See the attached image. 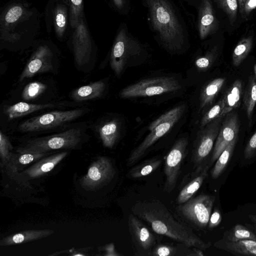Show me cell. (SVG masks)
Listing matches in <instances>:
<instances>
[{
  "label": "cell",
  "instance_id": "obj_49",
  "mask_svg": "<svg viewBox=\"0 0 256 256\" xmlns=\"http://www.w3.org/2000/svg\"><path fill=\"white\" fill-rule=\"evenodd\" d=\"M62 0L64 3H66L68 6L69 0Z\"/></svg>",
  "mask_w": 256,
  "mask_h": 256
},
{
  "label": "cell",
  "instance_id": "obj_12",
  "mask_svg": "<svg viewBox=\"0 0 256 256\" xmlns=\"http://www.w3.org/2000/svg\"><path fill=\"white\" fill-rule=\"evenodd\" d=\"M188 140L186 138L178 140L166 157L164 172V190L170 192L175 188L180 173V168L187 154Z\"/></svg>",
  "mask_w": 256,
  "mask_h": 256
},
{
  "label": "cell",
  "instance_id": "obj_26",
  "mask_svg": "<svg viewBox=\"0 0 256 256\" xmlns=\"http://www.w3.org/2000/svg\"><path fill=\"white\" fill-rule=\"evenodd\" d=\"M224 80V78H217L210 82L204 88L200 96V109L212 102L214 98L222 88Z\"/></svg>",
  "mask_w": 256,
  "mask_h": 256
},
{
  "label": "cell",
  "instance_id": "obj_29",
  "mask_svg": "<svg viewBox=\"0 0 256 256\" xmlns=\"http://www.w3.org/2000/svg\"><path fill=\"white\" fill-rule=\"evenodd\" d=\"M236 140L237 138H235L232 141L216 160V163L211 170L210 174L212 178H218L224 170L232 157Z\"/></svg>",
  "mask_w": 256,
  "mask_h": 256
},
{
  "label": "cell",
  "instance_id": "obj_41",
  "mask_svg": "<svg viewBox=\"0 0 256 256\" xmlns=\"http://www.w3.org/2000/svg\"><path fill=\"white\" fill-rule=\"evenodd\" d=\"M221 221V214L218 209L215 208L210 214L208 223V228H213L219 225Z\"/></svg>",
  "mask_w": 256,
  "mask_h": 256
},
{
  "label": "cell",
  "instance_id": "obj_33",
  "mask_svg": "<svg viewBox=\"0 0 256 256\" xmlns=\"http://www.w3.org/2000/svg\"><path fill=\"white\" fill-rule=\"evenodd\" d=\"M228 239L230 242H238L244 240H256V235L246 226L237 224L232 229Z\"/></svg>",
  "mask_w": 256,
  "mask_h": 256
},
{
  "label": "cell",
  "instance_id": "obj_23",
  "mask_svg": "<svg viewBox=\"0 0 256 256\" xmlns=\"http://www.w3.org/2000/svg\"><path fill=\"white\" fill-rule=\"evenodd\" d=\"M54 106L52 104H33L19 102L12 106H6L4 111L10 118L14 119L27 115L34 112L52 108Z\"/></svg>",
  "mask_w": 256,
  "mask_h": 256
},
{
  "label": "cell",
  "instance_id": "obj_16",
  "mask_svg": "<svg viewBox=\"0 0 256 256\" xmlns=\"http://www.w3.org/2000/svg\"><path fill=\"white\" fill-rule=\"evenodd\" d=\"M115 174L111 161L106 157H99L82 178L81 184L88 190H94L110 182Z\"/></svg>",
  "mask_w": 256,
  "mask_h": 256
},
{
  "label": "cell",
  "instance_id": "obj_31",
  "mask_svg": "<svg viewBox=\"0 0 256 256\" xmlns=\"http://www.w3.org/2000/svg\"><path fill=\"white\" fill-rule=\"evenodd\" d=\"M227 248L232 252L245 256H256V240H244L226 243Z\"/></svg>",
  "mask_w": 256,
  "mask_h": 256
},
{
  "label": "cell",
  "instance_id": "obj_48",
  "mask_svg": "<svg viewBox=\"0 0 256 256\" xmlns=\"http://www.w3.org/2000/svg\"><path fill=\"white\" fill-rule=\"evenodd\" d=\"M254 73L255 74V76L256 77V64L254 65Z\"/></svg>",
  "mask_w": 256,
  "mask_h": 256
},
{
  "label": "cell",
  "instance_id": "obj_20",
  "mask_svg": "<svg viewBox=\"0 0 256 256\" xmlns=\"http://www.w3.org/2000/svg\"><path fill=\"white\" fill-rule=\"evenodd\" d=\"M54 232V230L47 229L24 230L3 238L0 244L6 246L26 243L46 237Z\"/></svg>",
  "mask_w": 256,
  "mask_h": 256
},
{
  "label": "cell",
  "instance_id": "obj_32",
  "mask_svg": "<svg viewBox=\"0 0 256 256\" xmlns=\"http://www.w3.org/2000/svg\"><path fill=\"white\" fill-rule=\"evenodd\" d=\"M70 26L74 28L79 22L84 18L83 0H69Z\"/></svg>",
  "mask_w": 256,
  "mask_h": 256
},
{
  "label": "cell",
  "instance_id": "obj_24",
  "mask_svg": "<svg viewBox=\"0 0 256 256\" xmlns=\"http://www.w3.org/2000/svg\"><path fill=\"white\" fill-rule=\"evenodd\" d=\"M242 90V82L236 80L232 86L226 91L224 98V106L220 114L224 116L236 108L240 104V98Z\"/></svg>",
  "mask_w": 256,
  "mask_h": 256
},
{
  "label": "cell",
  "instance_id": "obj_42",
  "mask_svg": "<svg viewBox=\"0 0 256 256\" xmlns=\"http://www.w3.org/2000/svg\"><path fill=\"white\" fill-rule=\"evenodd\" d=\"M256 8V0H246L242 16L245 20H248L250 14Z\"/></svg>",
  "mask_w": 256,
  "mask_h": 256
},
{
  "label": "cell",
  "instance_id": "obj_3",
  "mask_svg": "<svg viewBox=\"0 0 256 256\" xmlns=\"http://www.w3.org/2000/svg\"><path fill=\"white\" fill-rule=\"evenodd\" d=\"M152 26L164 44L174 48L182 43L183 30L172 8L166 0H146Z\"/></svg>",
  "mask_w": 256,
  "mask_h": 256
},
{
  "label": "cell",
  "instance_id": "obj_34",
  "mask_svg": "<svg viewBox=\"0 0 256 256\" xmlns=\"http://www.w3.org/2000/svg\"><path fill=\"white\" fill-rule=\"evenodd\" d=\"M215 2L226 14L230 24L233 25L236 20L238 8V0H215Z\"/></svg>",
  "mask_w": 256,
  "mask_h": 256
},
{
  "label": "cell",
  "instance_id": "obj_47",
  "mask_svg": "<svg viewBox=\"0 0 256 256\" xmlns=\"http://www.w3.org/2000/svg\"><path fill=\"white\" fill-rule=\"evenodd\" d=\"M249 218L252 222L256 224V214H250L249 215Z\"/></svg>",
  "mask_w": 256,
  "mask_h": 256
},
{
  "label": "cell",
  "instance_id": "obj_44",
  "mask_svg": "<svg viewBox=\"0 0 256 256\" xmlns=\"http://www.w3.org/2000/svg\"><path fill=\"white\" fill-rule=\"evenodd\" d=\"M106 252V256H118L120 254H118L115 250L114 246L113 244H110L107 245L105 248Z\"/></svg>",
  "mask_w": 256,
  "mask_h": 256
},
{
  "label": "cell",
  "instance_id": "obj_17",
  "mask_svg": "<svg viewBox=\"0 0 256 256\" xmlns=\"http://www.w3.org/2000/svg\"><path fill=\"white\" fill-rule=\"evenodd\" d=\"M240 129V122L236 112L227 114L222 122L215 142L211 163L219 157L225 148L235 138H237Z\"/></svg>",
  "mask_w": 256,
  "mask_h": 256
},
{
  "label": "cell",
  "instance_id": "obj_5",
  "mask_svg": "<svg viewBox=\"0 0 256 256\" xmlns=\"http://www.w3.org/2000/svg\"><path fill=\"white\" fill-rule=\"evenodd\" d=\"M81 142V129L72 128L58 134L30 140L17 152H48L56 150L76 148Z\"/></svg>",
  "mask_w": 256,
  "mask_h": 256
},
{
  "label": "cell",
  "instance_id": "obj_36",
  "mask_svg": "<svg viewBox=\"0 0 256 256\" xmlns=\"http://www.w3.org/2000/svg\"><path fill=\"white\" fill-rule=\"evenodd\" d=\"M224 104V99L222 98L213 106L203 116L201 120L200 126L204 128L212 120L220 116Z\"/></svg>",
  "mask_w": 256,
  "mask_h": 256
},
{
  "label": "cell",
  "instance_id": "obj_39",
  "mask_svg": "<svg viewBox=\"0 0 256 256\" xmlns=\"http://www.w3.org/2000/svg\"><path fill=\"white\" fill-rule=\"evenodd\" d=\"M151 255L154 256H174L179 255L176 248L172 246L160 244L154 246Z\"/></svg>",
  "mask_w": 256,
  "mask_h": 256
},
{
  "label": "cell",
  "instance_id": "obj_22",
  "mask_svg": "<svg viewBox=\"0 0 256 256\" xmlns=\"http://www.w3.org/2000/svg\"><path fill=\"white\" fill-rule=\"evenodd\" d=\"M105 88V84L102 81L95 82L76 89L72 92L71 97L78 101L96 98L102 96Z\"/></svg>",
  "mask_w": 256,
  "mask_h": 256
},
{
  "label": "cell",
  "instance_id": "obj_19",
  "mask_svg": "<svg viewBox=\"0 0 256 256\" xmlns=\"http://www.w3.org/2000/svg\"><path fill=\"white\" fill-rule=\"evenodd\" d=\"M210 165L206 164L196 168L191 175V178L184 184L176 198L179 204H183L190 199L202 186L208 176Z\"/></svg>",
  "mask_w": 256,
  "mask_h": 256
},
{
  "label": "cell",
  "instance_id": "obj_27",
  "mask_svg": "<svg viewBox=\"0 0 256 256\" xmlns=\"http://www.w3.org/2000/svg\"><path fill=\"white\" fill-rule=\"evenodd\" d=\"M244 102L249 126H250L254 109L256 104V81L252 75L249 77L244 92Z\"/></svg>",
  "mask_w": 256,
  "mask_h": 256
},
{
  "label": "cell",
  "instance_id": "obj_25",
  "mask_svg": "<svg viewBox=\"0 0 256 256\" xmlns=\"http://www.w3.org/2000/svg\"><path fill=\"white\" fill-rule=\"evenodd\" d=\"M98 132L104 146L108 148H112L119 135L118 122L112 120L106 122L100 128Z\"/></svg>",
  "mask_w": 256,
  "mask_h": 256
},
{
  "label": "cell",
  "instance_id": "obj_2",
  "mask_svg": "<svg viewBox=\"0 0 256 256\" xmlns=\"http://www.w3.org/2000/svg\"><path fill=\"white\" fill-rule=\"evenodd\" d=\"M131 210L134 214L146 222L159 234L169 237L188 247L205 250L210 246L188 226L176 220L159 201L139 202L133 205Z\"/></svg>",
  "mask_w": 256,
  "mask_h": 256
},
{
  "label": "cell",
  "instance_id": "obj_28",
  "mask_svg": "<svg viewBox=\"0 0 256 256\" xmlns=\"http://www.w3.org/2000/svg\"><path fill=\"white\" fill-rule=\"evenodd\" d=\"M161 163L162 160L158 158L147 160L131 168L126 176L129 178H139L146 176L157 169Z\"/></svg>",
  "mask_w": 256,
  "mask_h": 256
},
{
  "label": "cell",
  "instance_id": "obj_10",
  "mask_svg": "<svg viewBox=\"0 0 256 256\" xmlns=\"http://www.w3.org/2000/svg\"><path fill=\"white\" fill-rule=\"evenodd\" d=\"M34 44L32 53L20 76V82L38 74L50 72L53 69L54 52L49 42L34 41Z\"/></svg>",
  "mask_w": 256,
  "mask_h": 256
},
{
  "label": "cell",
  "instance_id": "obj_35",
  "mask_svg": "<svg viewBox=\"0 0 256 256\" xmlns=\"http://www.w3.org/2000/svg\"><path fill=\"white\" fill-rule=\"evenodd\" d=\"M47 86L39 82H33L28 84L22 92V98L26 100L35 99L46 89Z\"/></svg>",
  "mask_w": 256,
  "mask_h": 256
},
{
  "label": "cell",
  "instance_id": "obj_15",
  "mask_svg": "<svg viewBox=\"0 0 256 256\" xmlns=\"http://www.w3.org/2000/svg\"><path fill=\"white\" fill-rule=\"evenodd\" d=\"M128 226L136 255H151L156 240L147 226L134 214L128 217Z\"/></svg>",
  "mask_w": 256,
  "mask_h": 256
},
{
  "label": "cell",
  "instance_id": "obj_8",
  "mask_svg": "<svg viewBox=\"0 0 256 256\" xmlns=\"http://www.w3.org/2000/svg\"><path fill=\"white\" fill-rule=\"evenodd\" d=\"M215 200V196L201 194L179 204L178 212L188 222L202 228L208 225Z\"/></svg>",
  "mask_w": 256,
  "mask_h": 256
},
{
  "label": "cell",
  "instance_id": "obj_46",
  "mask_svg": "<svg viewBox=\"0 0 256 256\" xmlns=\"http://www.w3.org/2000/svg\"><path fill=\"white\" fill-rule=\"evenodd\" d=\"M245 1L246 0H238L239 10L241 16H242L243 13V8Z\"/></svg>",
  "mask_w": 256,
  "mask_h": 256
},
{
  "label": "cell",
  "instance_id": "obj_21",
  "mask_svg": "<svg viewBox=\"0 0 256 256\" xmlns=\"http://www.w3.org/2000/svg\"><path fill=\"white\" fill-rule=\"evenodd\" d=\"M67 154L66 152H64L46 157L24 172L30 178L40 176L52 170Z\"/></svg>",
  "mask_w": 256,
  "mask_h": 256
},
{
  "label": "cell",
  "instance_id": "obj_11",
  "mask_svg": "<svg viewBox=\"0 0 256 256\" xmlns=\"http://www.w3.org/2000/svg\"><path fill=\"white\" fill-rule=\"evenodd\" d=\"M44 20L48 33L54 30L57 38L62 40L70 24L68 6L62 0H49L44 10Z\"/></svg>",
  "mask_w": 256,
  "mask_h": 256
},
{
  "label": "cell",
  "instance_id": "obj_40",
  "mask_svg": "<svg viewBox=\"0 0 256 256\" xmlns=\"http://www.w3.org/2000/svg\"><path fill=\"white\" fill-rule=\"evenodd\" d=\"M256 155V132L248 142L244 150V157L250 159Z\"/></svg>",
  "mask_w": 256,
  "mask_h": 256
},
{
  "label": "cell",
  "instance_id": "obj_14",
  "mask_svg": "<svg viewBox=\"0 0 256 256\" xmlns=\"http://www.w3.org/2000/svg\"><path fill=\"white\" fill-rule=\"evenodd\" d=\"M72 30L70 40L74 61L78 66H82L88 64L91 58L94 41L84 17Z\"/></svg>",
  "mask_w": 256,
  "mask_h": 256
},
{
  "label": "cell",
  "instance_id": "obj_4",
  "mask_svg": "<svg viewBox=\"0 0 256 256\" xmlns=\"http://www.w3.org/2000/svg\"><path fill=\"white\" fill-rule=\"evenodd\" d=\"M185 109L184 104L177 106L158 118L157 122L160 124L152 129L144 140L132 152L127 160L126 166H132L142 158L148 149L178 122Z\"/></svg>",
  "mask_w": 256,
  "mask_h": 256
},
{
  "label": "cell",
  "instance_id": "obj_18",
  "mask_svg": "<svg viewBox=\"0 0 256 256\" xmlns=\"http://www.w3.org/2000/svg\"><path fill=\"white\" fill-rule=\"evenodd\" d=\"M218 22L210 0H202L198 16V30L202 40L215 32Z\"/></svg>",
  "mask_w": 256,
  "mask_h": 256
},
{
  "label": "cell",
  "instance_id": "obj_37",
  "mask_svg": "<svg viewBox=\"0 0 256 256\" xmlns=\"http://www.w3.org/2000/svg\"><path fill=\"white\" fill-rule=\"evenodd\" d=\"M19 154L16 156V161L20 164L26 165L32 162L38 160L48 154V152H18Z\"/></svg>",
  "mask_w": 256,
  "mask_h": 256
},
{
  "label": "cell",
  "instance_id": "obj_30",
  "mask_svg": "<svg viewBox=\"0 0 256 256\" xmlns=\"http://www.w3.org/2000/svg\"><path fill=\"white\" fill-rule=\"evenodd\" d=\"M253 44L251 36L242 38L235 47L232 55V62L235 66H238L246 58L252 50Z\"/></svg>",
  "mask_w": 256,
  "mask_h": 256
},
{
  "label": "cell",
  "instance_id": "obj_45",
  "mask_svg": "<svg viewBox=\"0 0 256 256\" xmlns=\"http://www.w3.org/2000/svg\"><path fill=\"white\" fill-rule=\"evenodd\" d=\"M113 4L116 8L121 10L124 6V0H112Z\"/></svg>",
  "mask_w": 256,
  "mask_h": 256
},
{
  "label": "cell",
  "instance_id": "obj_43",
  "mask_svg": "<svg viewBox=\"0 0 256 256\" xmlns=\"http://www.w3.org/2000/svg\"><path fill=\"white\" fill-rule=\"evenodd\" d=\"M210 58L208 56L200 58L196 61V65L199 68H206L210 64Z\"/></svg>",
  "mask_w": 256,
  "mask_h": 256
},
{
  "label": "cell",
  "instance_id": "obj_50",
  "mask_svg": "<svg viewBox=\"0 0 256 256\" xmlns=\"http://www.w3.org/2000/svg\"><path fill=\"white\" fill-rule=\"evenodd\" d=\"M74 256H84V254H74Z\"/></svg>",
  "mask_w": 256,
  "mask_h": 256
},
{
  "label": "cell",
  "instance_id": "obj_1",
  "mask_svg": "<svg viewBox=\"0 0 256 256\" xmlns=\"http://www.w3.org/2000/svg\"><path fill=\"white\" fill-rule=\"evenodd\" d=\"M41 28L38 9L26 0H10L1 8L0 42L5 48L34 44Z\"/></svg>",
  "mask_w": 256,
  "mask_h": 256
},
{
  "label": "cell",
  "instance_id": "obj_6",
  "mask_svg": "<svg viewBox=\"0 0 256 256\" xmlns=\"http://www.w3.org/2000/svg\"><path fill=\"white\" fill-rule=\"evenodd\" d=\"M181 88L174 77L159 76L145 79L123 88L120 96L123 98L150 96L176 91Z\"/></svg>",
  "mask_w": 256,
  "mask_h": 256
},
{
  "label": "cell",
  "instance_id": "obj_13",
  "mask_svg": "<svg viewBox=\"0 0 256 256\" xmlns=\"http://www.w3.org/2000/svg\"><path fill=\"white\" fill-rule=\"evenodd\" d=\"M222 116L207 124L198 135L194 145L192 159L196 168L205 164L204 160L210 152L218 136Z\"/></svg>",
  "mask_w": 256,
  "mask_h": 256
},
{
  "label": "cell",
  "instance_id": "obj_9",
  "mask_svg": "<svg viewBox=\"0 0 256 256\" xmlns=\"http://www.w3.org/2000/svg\"><path fill=\"white\" fill-rule=\"evenodd\" d=\"M85 111L84 109L52 111L27 120L18 126V130L22 132H32L53 128L78 118Z\"/></svg>",
  "mask_w": 256,
  "mask_h": 256
},
{
  "label": "cell",
  "instance_id": "obj_38",
  "mask_svg": "<svg viewBox=\"0 0 256 256\" xmlns=\"http://www.w3.org/2000/svg\"><path fill=\"white\" fill-rule=\"evenodd\" d=\"M12 146L8 138L2 132H0V154L2 162H6L11 157L10 150Z\"/></svg>",
  "mask_w": 256,
  "mask_h": 256
},
{
  "label": "cell",
  "instance_id": "obj_7",
  "mask_svg": "<svg viewBox=\"0 0 256 256\" xmlns=\"http://www.w3.org/2000/svg\"><path fill=\"white\" fill-rule=\"evenodd\" d=\"M141 50L138 42L130 36L126 30L120 28L112 48L110 64L116 74L121 75L132 56L139 54Z\"/></svg>",
  "mask_w": 256,
  "mask_h": 256
}]
</instances>
